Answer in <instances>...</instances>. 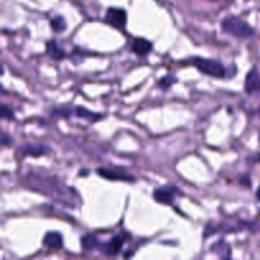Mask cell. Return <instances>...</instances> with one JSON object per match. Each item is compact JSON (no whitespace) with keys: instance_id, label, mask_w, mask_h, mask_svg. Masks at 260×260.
I'll return each instance as SVG.
<instances>
[{"instance_id":"obj_1","label":"cell","mask_w":260,"mask_h":260,"mask_svg":"<svg viewBox=\"0 0 260 260\" xmlns=\"http://www.w3.org/2000/svg\"><path fill=\"white\" fill-rule=\"evenodd\" d=\"M26 182L31 188L43 193L46 196L52 197L57 202H61L62 204L69 205V207H77L80 204V197L75 192L74 188L65 186L60 180L41 177L37 174H31Z\"/></svg>"},{"instance_id":"obj_2","label":"cell","mask_w":260,"mask_h":260,"mask_svg":"<svg viewBox=\"0 0 260 260\" xmlns=\"http://www.w3.org/2000/svg\"><path fill=\"white\" fill-rule=\"evenodd\" d=\"M222 31L227 35L239 38H249L254 35V29L246 22L239 19L238 17H227L221 24Z\"/></svg>"},{"instance_id":"obj_3","label":"cell","mask_w":260,"mask_h":260,"mask_svg":"<svg viewBox=\"0 0 260 260\" xmlns=\"http://www.w3.org/2000/svg\"><path fill=\"white\" fill-rule=\"evenodd\" d=\"M192 64L198 71L203 73L204 75H208V76L216 77V79H222L226 75L225 66L216 60L204 57H193Z\"/></svg>"},{"instance_id":"obj_4","label":"cell","mask_w":260,"mask_h":260,"mask_svg":"<svg viewBox=\"0 0 260 260\" xmlns=\"http://www.w3.org/2000/svg\"><path fill=\"white\" fill-rule=\"evenodd\" d=\"M106 20L116 28H123L127 23V13L122 8H110L106 13Z\"/></svg>"},{"instance_id":"obj_5","label":"cell","mask_w":260,"mask_h":260,"mask_svg":"<svg viewBox=\"0 0 260 260\" xmlns=\"http://www.w3.org/2000/svg\"><path fill=\"white\" fill-rule=\"evenodd\" d=\"M123 244H125V239L122 238V235H116L110 241H107L104 244H100L99 249L103 254H106L108 257H113V255H117L119 251L122 250Z\"/></svg>"},{"instance_id":"obj_6","label":"cell","mask_w":260,"mask_h":260,"mask_svg":"<svg viewBox=\"0 0 260 260\" xmlns=\"http://www.w3.org/2000/svg\"><path fill=\"white\" fill-rule=\"evenodd\" d=\"M177 193L180 194L177 186H164V188H159V189H156L154 192V199L158 203H161V204H173Z\"/></svg>"},{"instance_id":"obj_7","label":"cell","mask_w":260,"mask_h":260,"mask_svg":"<svg viewBox=\"0 0 260 260\" xmlns=\"http://www.w3.org/2000/svg\"><path fill=\"white\" fill-rule=\"evenodd\" d=\"M96 173L100 177L108 180H122V182H135V177L126 171L116 170V169H107V167H98Z\"/></svg>"},{"instance_id":"obj_8","label":"cell","mask_w":260,"mask_h":260,"mask_svg":"<svg viewBox=\"0 0 260 260\" xmlns=\"http://www.w3.org/2000/svg\"><path fill=\"white\" fill-rule=\"evenodd\" d=\"M51 151V148L47 145L42 144H29L22 146L19 150V154L22 156H32V158H39L43 155L48 154Z\"/></svg>"},{"instance_id":"obj_9","label":"cell","mask_w":260,"mask_h":260,"mask_svg":"<svg viewBox=\"0 0 260 260\" xmlns=\"http://www.w3.org/2000/svg\"><path fill=\"white\" fill-rule=\"evenodd\" d=\"M245 92L247 94H254L260 92V74L257 68L251 69L245 79Z\"/></svg>"},{"instance_id":"obj_10","label":"cell","mask_w":260,"mask_h":260,"mask_svg":"<svg viewBox=\"0 0 260 260\" xmlns=\"http://www.w3.org/2000/svg\"><path fill=\"white\" fill-rule=\"evenodd\" d=\"M132 51L138 56H146L152 51V43L145 38H135L131 43Z\"/></svg>"},{"instance_id":"obj_11","label":"cell","mask_w":260,"mask_h":260,"mask_svg":"<svg viewBox=\"0 0 260 260\" xmlns=\"http://www.w3.org/2000/svg\"><path fill=\"white\" fill-rule=\"evenodd\" d=\"M62 245H64L62 235L56 231L48 232V234L45 235V238H43V246H46L47 249L57 250V249H61Z\"/></svg>"},{"instance_id":"obj_12","label":"cell","mask_w":260,"mask_h":260,"mask_svg":"<svg viewBox=\"0 0 260 260\" xmlns=\"http://www.w3.org/2000/svg\"><path fill=\"white\" fill-rule=\"evenodd\" d=\"M46 51H47L48 56L56 61H60V60H64L66 57V52L64 51L61 48V46L58 45L56 41H50L47 42V45H46Z\"/></svg>"},{"instance_id":"obj_13","label":"cell","mask_w":260,"mask_h":260,"mask_svg":"<svg viewBox=\"0 0 260 260\" xmlns=\"http://www.w3.org/2000/svg\"><path fill=\"white\" fill-rule=\"evenodd\" d=\"M75 114H76L79 118L87 119V121H90V122H96V121L103 119V114L92 112V111L87 110L85 107H80V106H77L76 108H75Z\"/></svg>"},{"instance_id":"obj_14","label":"cell","mask_w":260,"mask_h":260,"mask_svg":"<svg viewBox=\"0 0 260 260\" xmlns=\"http://www.w3.org/2000/svg\"><path fill=\"white\" fill-rule=\"evenodd\" d=\"M211 250L217 254L220 258L231 257V249H230V246H228L223 240H220L217 241L216 244H213L212 246H211Z\"/></svg>"},{"instance_id":"obj_15","label":"cell","mask_w":260,"mask_h":260,"mask_svg":"<svg viewBox=\"0 0 260 260\" xmlns=\"http://www.w3.org/2000/svg\"><path fill=\"white\" fill-rule=\"evenodd\" d=\"M81 246H83L84 250H94L96 247H99L100 244L96 236L92 234H87L81 238Z\"/></svg>"},{"instance_id":"obj_16","label":"cell","mask_w":260,"mask_h":260,"mask_svg":"<svg viewBox=\"0 0 260 260\" xmlns=\"http://www.w3.org/2000/svg\"><path fill=\"white\" fill-rule=\"evenodd\" d=\"M50 26H51V28L54 29L55 32L61 33V32H64L65 29H66L68 23H66V20L64 19V17L56 16V17H54L51 20H50Z\"/></svg>"},{"instance_id":"obj_17","label":"cell","mask_w":260,"mask_h":260,"mask_svg":"<svg viewBox=\"0 0 260 260\" xmlns=\"http://www.w3.org/2000/svg\"><path fill=\"white\" fill-rule=\"evenodd\" d=\"M174 83H177V77L173 76V75H167V76H164L159 81V85H160V88L163 90H167Z\"/></svg>"},{"instance_id":"obj_18","label":"cell","mask_w":260,"mask_h":260,"mask_svg":"<svg viewBox=\"0 0 260 260\" xmlns=\"http://www.w3.org/2000/svg\"><path fill=\"white\" fill-rule=\"evenodd\" d=\"M1 118L10 119V121H13L14 119L13 111L10 110L8 106H5V104H3V106H1Z\"/></svg>"},{"instance_id":"obj_19","label":"cell","mask_w":260,"mask_h":260,"mask_svg":"<svg viewBox=\"0 0 260 260\" xmlns=\"http://www.w3.org/2000/svg\"><path fill=\"white\" fill-rule=\"evenodd\" d=\"M13 144V140H12V137H10L9 135H7L5 132H3L1 133V146H9V145Z\"/></svg>"},{"instance_id":"obj_20","label":"cell","mask_w":260,"mask_h":260,"mask_svg":"<svg viewBox=\"0 0 260 260\" xmlns=\"http://www.w3.org/2000/svg\"><path fill=\"white\" fill-rule=\"evenodd\" d=\"M240 183L241 184H245V186H250V180H249V175H245V177H242L240 179Z\"/></svg>"},{"instance_id":"obj_21","label":"cell","mask_w":260,"mask_h":260,"mask_svg":"<svg viewBox=\"0 0 260 260\" xmlns=\"http://www.w3.org/2000/svg\"><path fill=\"white\" fill-rule=\"evenodd\" d=\"M88 174H89V171L88 170H80L79 175H84V177H85V175H88Z\"/></svg>"},{"instance_id":"obj_22","label":"cell","mask_w":260,"mask_h":260,"mask_svg":"<svg viewBox=\"0 0 260 260\" xmlns=\"http://www.w3.org/2000/svg\"><path fill=\"white\" fill-rule=\"evenodd\" d=\"M257 198H258V201H260V186L257 189Z\"/></svg>"},{"instance_id":"obj_23","label":"cell","mask_w":260,"mask_h":260,"mask_svg":"<svg viewBox=\"0 0 260 260\" xmlns=\"http://www.w3.org/2000/svg\"><path fill=\"white\" fill-rule=\"evenodd\" d=\"M257 161H259V163H260V154L257 156Z\"/></svg>"},{"instance_id":"obj_24","label":"cell","mask_w":260,"mask_h":260,"mask_svg":"<svg viewBox=\"0 0 260 260\" xmlns=\"http://www.w3.org/2000/svg\"><path fill=\"white\" fill-rule=\"evenodd\" d=\"M259 112H260V108H259Z\"/></svg>"}]
</instances>
